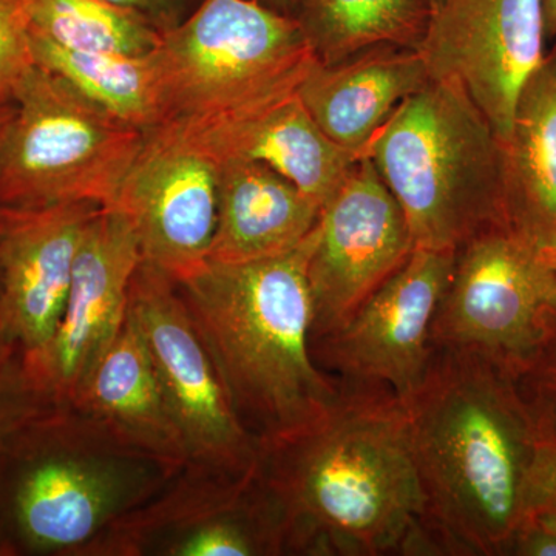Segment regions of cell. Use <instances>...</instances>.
I'll return each instance as SVG.
<instances>
[{"instance_id": "obj_37", "label": "cell", "mask_w": 556, "mask_h": 556, "mask_svg": "<svg viewBox=\"0 0 556 556\" xmlns=\"http://www.w3.org/2000/svg\"><path fill=\"white\" fill-rule=\"evenodd\" d=\"M428 3H430V10L434 9V7L438 5L439 0H428Z\"/></svg>"}, {"instance_id": "obj_28", "label": "cell", "mask_w": 556, "mask_h": 556, "mask_svg": "<svg viewBox=\"0 0 556 556\" xmlns=\"http://www.w3.org/2000/svg\"><path fill=\"white\" fill-rule=\"evenodd\" d=\"M556 521V434L548 427L530 482L529 510Z\"/></svg>"}, {"instance_id": "obj_17", "label": "cell", "mask_w": 556, "mask_h": 556, "mask_svg": "<svg viewBox=\"0 0 556 556\" xmlns=\"http://www.w3.org/2000/svg\"><path fill=\"white\" fill-rule=\"evenodd\" d=\"M167 124L181 130L217 163L241 160L265 164L294 182L320 207L362 159L321 131L298 91L240 115Z\"/></svg>"}, {"instance_id": "obj_9", "label": "cell", "mask_w": 556, "mask_h": 556, "mask_svg": "<svg viewBox=\"0 0 556 556\" xmlns=\"http://www.w3.org/2000/svg\"><path fill=\"white\" fill-rule=\"evenodd\" d=\"M152 555H287L283 519L258 467L232 473L186 464L84 556Z\"/></svg>"}, {"instance_id": "obj_24", "label": "cell", "mask_w": 556, "mask_h": 556, "mask_svg": "<svg viewBox=\"0 0 556 556\" xmlns=\"http://www.w3.org/2000/svg\"><path fill=\"white\" fill-rule=\"evenodd\" d=\"M33 30L70 50L152 53L163 28L137 10L110 0H24Z\"/></svg>"}, {"instance_id": "obj_12", "label": "cell", "mask_w": 556, "mask_h": 556, "mask_svg": "<svg viewBox=\"0 0 556 556\" xmlns=\"http://www.w3.org/2000/svg\"><path fill=\"white\" fill-rule=\"evenodd\" d=\"M415 248L404 211L372 161L362 156L318 218L308 262L311 345L343 327Z\"/></svg>"}, {"instance_id": "obj_29", "label": "cell", "mask_w": 556, "mask_h": 556, "mask_svg": "<svg viewBox=\"0 0 556 556\" xmlns=\"http://www.w3.org/2000/svg\"><path fill=\"white\" fill-rule=\"evenodd\" d=\"M507 555L556 556V521L541 514H527L511 538Z\"/></svg>"}, {"instance_id": "obj_14", "label": "cell", "mask_w": 556, "mask_h": 556, "mask_svg": "<svg viewBox=\"0 0 556 556\" xmlns=\"http://www.w3.org/2000/svg\"><path fill=\"white\" fill-rule=\"evenodd\" d=\"M546 42L540 0H439L417 51L430 79L463 84L504 142Z\"/></svg>"}, {"instance_id": "obj_21", "label": "cell", "mask_w": 556, "mask_h": 556, "mask_svg": "<svg viewBox=\"0 0 556 556\" xmlns=\"http://www.w3.org/2000/svg\"><path fill=\"white\" fill-rule=\"evenodd\" d=\"M501 149L507 225L547 251L556 244V47L519 91Z\"/></svg>"}, {"instance_id": "obj_7", "label": "cell", "mask_w": 556, "mask_h": 556, "mask_svg": "<svg viewBox=\"0 0 556 556\" xmlns=\"http://www.w3.org/2000/svg\"><path fill=\"white\" fill-rule=\"evenodd\" d=\"M13 102L0 146V207L115 206L146 131L38 64L14 87Z\"/></svg>"}, {"instance_id": "obj_33", "label": "cell", "mask_w": 556, "mask_h": 556, "mask_svg": "<svg viewBox=\"0 0 556 556\" xmlns=\"http://www.w3.org/2000/svg\"><path fill=\"white\" fill-rule=\"evenodd\" d=\"M14 112V102L11 100L0 108V146H2L3 137H5L7 127H9L11 116Z\"/></svg>"}, {"instance_id": "obj_27", "label": "cell", "mask_w": 556, "mask_h": 556, "mask_svg": "<svg viewBox=\"0 0 556 556\" xmlns=\"http://www.w3.org/2000/svg\"><path fill=\"white\" fill-rule=\"evenodd\" d=\"M519 386L541 419L556 434V334L525 378L519 380Z\"/></svg>"}, {"instance_id": "obj_10", "label": "cell", "mask_w": 556, "mask_h": 556, "mask_svg": "<svg viewBox=\"0 0 556 556\" xmlns=\"http://www.w3.org/2000/svg\"><path fill=\"white\" fill-rule=\"evenodd\" d=\"M129 317L188 445L189 463L232 473L255 470L262 445L237 416L177 281L146 260L131 280Z\"/></svg>"}, {"instance_id": "obj_6", "label": "cell", "mask_w": 556, "mask_h": 556, "mask_svg": "<svg viewBox=\"0 0 556 556\" xmlns=\"http://www.w3.org/2000/svg\"><path fill=\"white\" fill-rule=\"evenodd\" d=\"M163 123L240 115L295 93L316 62L299 21L260 0H200L163 30Z\"/></svg>"}, {"instance_id": "obj_25", "label": "cell", "mask_w": 556, "mask_h": 556, "mask_svg": "<svg viewBox=\"0 0 556 556\" xmlns=\"http://www.w3.org/2000/svg\"><path fill=\"white\" fill-rule=\"evenodd\" d=\"M31 25L24 0H0V89L14 87L35 67Z\"/></svg>"}, {"instance_id": "obj_15", "label": "cell", "mask_w": 556, "mask_h": 556, "mask_svg": "<svg viewBox=\"0 0 556 556\" xmlns=\"http://www.w3.org/2000/svg\"><path fill=\"white\" fill-rule=\"evenodd\" d=\"M217 203V161L166 123L146 131L113 207L129 219L142 260L179 283L208 262Z\"/></svg>"}, {"instance_id": "obj_32", "label": "cell", "mask_w": 556, "mask_h": 556, "mask_svg": "<svg viewBox=\"0 0 556 556\" xmlns=\"http://www.w3.org/2000/svg\"><path fill=\"white\" fill-rule=\"evenodd\" d=\"M17 354L20 353H17L16 346L11 345L0 329V375L16 361Z\"/></svg>"}, {"instance_id": "obj_19", "label": "cell", "mask_w": 556, "mask_h": 556, "mask_svg": "<svg viewBox=\"0 0 556 556\" xmlns=\"http://www.w3.org/2000/svg\"><path fill=\"white\" fill-rule=\"evenodd\" d=\"M217 164V225L208 262L274 257L316 228L321 207L283 175L254 161Z\"/></svg>"}, {"instance_id": "obj_8", "label": "cell", "mask_w": 556, "mask_h": 556, "mask_svg": "<svg viewBox=\"0 0 556 556\" xmlns=\"http://www.w3.org/2000/svg\"><path fill=\"white\" fill-rule=\"evenodd\" d=\"M555 334L556 270L540 248L496 225L456 249L433 348L482 358L519 382Z\"/></svg>"}, {"instance_id": "obj_18", "label": "cell", "mask_w": 556, "mask_h": 556, "mask_svg": "<svg viewBox=\"0 0 556 556\" xmlns=\"http://www.w3.org/2000/svg\"><path fill=\"white\" fill-rule=\"evenodd\" d=\"M428 80L419 51L383 43L338 64L314 62L298 93L331 141L365 156L391 116Z\"/></svg>"}, {"instance_id": "obj_26", "label": "cell", "mask_w": 556, "mask_h": 556, "mask_svg": "<svg viewBox=\"0 0 556 556\" xmlns=\"http://www.w3.org/2000/svg\"><path fill=\"white\" fill-rule=\"evenodd\" d=\"M54 405L30 386L17 365V357L0 375V448L33 417Z\"/></svg>"}, {"instance_id": "obj_11", "label": "cell", "mask_w": 556, "mask_h": 556, "mask_svg": "<svg viewBox=\"0 0 556 556\" xmlns=\"http://www.w3.org/2000/svg\"><path fill=\"white\" fill-rule=\"evenodd\" d=\"M455 257L452 249L415 248L343 327L311 345L318 367L342 382L390 388L408 402L430 369L434 317Z\"/></svg>"}, {"instance_id": "obj_35", "label": "cell", "mask_w": 556, "mask_h": 556, "mask_svg": "<svg viewBox=\"0 0 556 556\" xmlns=\"http://www.w3.org/2000/svg\"><path fill=\"white\" fill-rule=\"evenodd\" d=\"M544 254H546L548 262H551V265L554 266L556 270V244L551 249H547V251H544Z\"/></svg>"}, {"instance_id": "obj_31", "label": "cell", "mask_w": 556, "mask_h": 556, "mask_svg": "<svg viewBox=\"0 0 556 556\" xmlns=\"http://www.w3.org/2000/svg\"><path fill=\"white\" fill-rule=\"evenodd\" d=\"M547 40L556 38V0H540Z\"/></svg>"}, {"instance_id": "obj_36", "label": "cell", "mask_w": 556, "mask_h": 556, "mask_svg": "<svg viewBox=\"0 0 556 556\" xmlns=\"http://www.w3.org/2000/svg\"><path fill=\"white\" fill-rule=\"evenodd\" d=\"M11 100H13V94H11L10 91L0 89V108L5 105L7 102H10Z\"/></svg>"}, {"instance_id": "obj_2", "label": "cell", "mask_w": 556, "mask_h": 556, "mask_svg": "<svg viewBox=\"0 0 556 556\" xmlns=\"http://www.w3.org/2000/svg\"><path fill=\"white\" fill-rule=\"evenodd\" d=\"M408 404L426 529L438 554L507 555L529 510L547 424L517 379L437 348Z\"/></svg>"}, {"instance_id": "obj_22", "label": "cell", "mask_w": 556, "mask_h": 556, "mask_svg": "<svg viewBox=\"0 0 556 556\" xmlns=\"http://www.w3.org/2000/svg\"><path fill=\"white\" fill-rule=\"evenodd\" d=\"M30 38L36 64L67 80L110 115L142 131L163 123L155 50L141 56L70 50L33 28Z\"/></svg>"}, {"instance_id": "obj_1", "label": "cell", "mask_w": 556, "mask_h": 556, "mask_svg": "<svg viewBox=\"0 0 556 556\" xmlns=\"http://www.w3.org/2000/svg\"><path fill=\"white\" fill-rule=\"evenodd\" d=\"M316 427L262 448L258 470L276 501L287 555H438L412 408L390 388L340 380Z\"/></svg>"}, {"instance_id": "obj_13", "label": "cell", "mask_w": 556, "mask_h": 556, "mask_svg": "<svg viewBox=\"0 0 556 556\" xmlns=\"http://www.w3.org/2000/svg\"><path fill=\"white\" fill-rule=\"evenodd\" d=\"M142 255L129 219L102 207L90 219L73 268L67 302L53 338L17 356L30 386L54 405H72L129 316L130 285Z\"/></svg>"}, {"instance_id": "obj_23", "label": "cell", "mask_w": 556, "mask_h": 556, "mask_svg": "<svg viewBox=\"0 0 556 556\" xmlns=\"http://www.w3.org/2000/svg\"><path fill=\"white\" fill-rule=\"evenodd\" d=\"M295 20L320 64H338L372 47L419 49L428 0H298Z\"/></svg>"}, {"instance_id": "obj_34", "label": "cell", "mask_w": 556, "mask_h": 556, "mask_svg": "<svg viewBox=\"0 0 556 556\" xmlns=\"http://www.w3.org/2000/svg\"><path fill=\"white\" fill-rule=\"evenodd\" d=\"M260 2L265 3V5L270 7V9L281 11V13L292 14V16H294L295 3H298V0H260Z\"/></svg>"}, {"instance_id": "obj_16", "label": "cell", "mask_w": 556, "mask_h": 556, "mask_svg": "<svg viewBox=\"0 0 556 556\" xmlns=\"http://www.w3.org/2000/svg\"><path fill=\"white\" fill-rule=\"evenodd\" d=\"M100 208L87 201L0 207V329L17 356L38 353L53 338L80 241Z\"/></svg>"}, {"instance_id": "obj_3", "label": "cell", "mask_w": 556, "mask_h": 556, "mask_svg": "<svg viewBox=\"0 0 556 556\" xmlns=\"http://www.w3.org/2000/svg\"><path fill=\"white\" fill-rule=\"evenodd\" d=\"M316 240L317 225L283 254L207 262L178 283L237 416L262 448L316 427L340 397V380L311 350Z\"/></svg>"}, {"instance_id": "obj_30", "label": "cell", "mask_w": 556, "mask_h": 556, "mask_svg": "<svg viewBox=\"0 0 556 556\" xmlns=\"http://www.w3.org/2000/svg\"><path fill=\"white\" fill-rule=\"evenodd\" d=\"M110 2L146 14L150 20L156 22L163 30L178 24L182 17L188 16L192 11V9H189L192 0H110Z\"/></svg>"}, {"instance_id": "obj_5", "label": "cell", "mask_w": 556, "mask_h": 556, "mask_svg": "<svg viewBox=\"0 0 556 556\" xmlns=\"http://www.w3.org/2000/svg\"><path fill=\"white\" fill-rule=\"evenodd\" d=\"M365 156L404 211L416 248L456 251L507 225L500 138L457 80H428Z\"/></svg>"}, {"instance_id": "obj_20", "label": "cell", "mask_w": 556, "mask_h": 556, "mask_svg": "<svg viewBox=\"0 0 556 556\" xmlns=\"http://www.w3.org/2000/svg\"><path fill=\"white\" fill-rule=\"evenodd\" d=\"M72 407L172 470L189 463L188 445L129 316Z\"/></svg>"}, {"instance_id": "obj_4", "label": "cell", "mask_w": 556, "mask_h": 556, "mask_svg": "<svg viewBox=\"0 0 556 556\" xmlns=\"http://www.w3.org/2000/svg\"><path fill=\"white\" fill-rule=\"evenodd\" d=\"M178 471L72 405L0 448V556H84Z\"/></svg>"}]
</instances>
